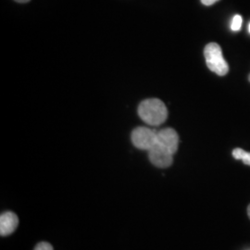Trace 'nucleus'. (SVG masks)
Returning <instances> with one entry per match:
<instances>
[{"mask_svg": "<svg viewBox=\"0 0 250 250\" xmlns=\"http://www.w3.org/2000/svg\"><path fill=\"white\" fill-rule=\"evenodd\" d=\"M138 114L147 125L158 126L167 120L168 109L161 99H146L138 107Z\"/></svg>", "mask_w": 250, "mask_h": 250, "instance_id": "1", "label": "nucleus"}, {"mask_svg": "<svg viewBox=\"0 0 250 250\" xmlns=\"http://www.w3.org/2000/svg\"><path fill=\"white\" fill-rule=\"evenodd\" d=\"M206 62L208 68L218 74L224 76L229 72L228 63L224 60L221 46L216 43H209L206 45L204 49Z\"/></svg>", "mask_w": 250, "mask_h": 250, "instance_id": "2", "label": "nucleus"}, {"mask_svg": "<svg viewBox=\"0 0 250 250\" xmlns=\"http://www.w3.org/2000/svg\"><path fill=\"white\" fill-rule=\"evenodd\" d=\"M157 131L149 128L137 127L133 131L131 139L135 147L142 150H150L157 144Z\"/></svg>", "mask_w": 250, "mask_h": 250, "instance_id": "3", "label": "nucleus"}, {"mask_svg": "<svg viewBox=\"0 0 250 250\" xmlns=\"http://www.w3.org/2000/svg\"><path fill=\"white\" fill-rule=\"evenodd\" d=\"M157 144L174 155L178 149V134L172 128L161 129L157 134Z\"/></svg>", "mask_w": 250, "mask_h": 250, "instance_id": "4", "label": "nucleus"}, {"mask_svg": "<svg viewBox=\"0 0 250 250\" xmlns=\"http://www.w3.org/2000/svg\"><path fill=\"white\" fill-rule=\"evenodd\" d=\"M149 161L158 168H168L173 162V155L156 144L150 150H148Z\"/></svg>", "mask_w": 250, "mask_h": 250, "instance_id": "5", "label": "nucleus"}, {"mask_svg": "<svg viewBox=\"0 0 250 250\" xmlns=\"http://www.w3.org/2000/svg\"><path fill=\"white\" fill-rule=\"evenodd\" d=\"M19 225V218L12 211H6L0 216V234L8 236L16 230Z\"/></svg>", "mask_w": 250, "mask_h": 250, "instance_id": "6", "label": "nucleus"}, {"mask_svg": "<svg viewBox=\"0 0 250 250\" xmlns=\"http://www.w3.org/2000/svg\"><path fill=\"white\" fill-rule=\"evenodd\" d=\"M232 157L235 160L242 161L246 165L250 166V152L245 151L242 148H235L232 150Z\"/></svg>", "mask_w": 250, "mask_h": 250, "instance_id": "7", "label": "nucleus"}, {"mask_svg": "<svg viewBox=\"0 0 250 250\" xmlns=\"http://www.w3.org/2000/svg\"><path fill=\"white\" fill-rule=\"evenodd\" d=\"M242 23H243V18L240 15H235L232 18V24H231V29L232 31H239L241 29Z\"/></svg>", "mask_w": 250, "mask_h": 250, "instance_id": "8", "label": "nucleus"}, {"mask_svg": "<svg viewBox=\"0 0 250 250\" xmlns=\"http://www.w3.org/2000/svg\"><path fill=\"white\" fill-rule=\"evenodd\" d=\"M35 250H54L53 247L47 242H40L36 245Z\"/></svg>", "mask_w": 250, "mask_h": 250, "instance_id": "9", "label": "nucleus"}, {"mask_svg": "<svg viewBox=\"0 0 250 250\" xmlns=\"http://www.w3.org/2000/svg\"><path fill=\"white\" fill-rule=\"evenodd\" d=\"M219 0H201V3L205 6H211L215 4L216 2H218Z\"/></svg>", "mask_w": 250, "mask_h": 250, "instance_id": "10", "label": "nucleus"}, {"mask_svg": "<svg viewBox=\"0 0 250 250\" xmlns=\"http://www.w3.org/2000/svg\"><path fill=\"white\" fill-rule=\"evenodd\" d=\"M16 2H19V3H27V2H29L30 0H15Z\"/></svg>", "mask_w": 250, "mask_h": 250, "instance_id": "11", "label": "nucleus"}, {"mask_svg": "<svg viewBox=\"0 0 250 250\" xmlns=\"http://www.w3.org/2000/svg\"><path fill=\"white\" fill-rule=\"evenodd\" d=\"M248 215H249V217L250 218V205L248 208Z\"/></svg>", "mask_w": 250, "mask_h": 250, "instance_id": "12", "label": "nucleus"}, {"mask_svg": "<svg viewBox=\"0 0 250 250\" xmlns=\"http://www.w3.org/2000/svg\"><path fill=\"white\" fill-rule=\"evenodd\" d=\"M249 31H250V25H249Z\"/></svg>", "mask_w": 250, "mask_h": 250, "instance_id": "13", "label": "nucleus"}, {"mask_svg": "<svg viewBox=\"0 0 250 250\" xmlns=\"http://www.w3.org/2000/svg\"><path fill=\"white\" fill-rule=\"evenodd\" d=\"M249 80H250V77H249Z\"/></svg>", "mask_w": 250, "mask_h": 250, "instance_id": "14", "label": "nucleus"}]
</instances>
